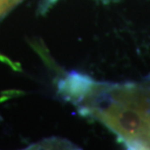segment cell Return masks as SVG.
<instances>
[{"label": "cell", "mask_w": 150, "mask_h": 150, "mask_svg": "<svg viewBox=\"0 0 150 150\" xmlns=\"http://www.w3.org/2000/svg\"><path fill=\"white\" fill-rule=\"evenodd\" d=\"M72 103L83 115L105 125L129 148L150 149L143 82L106 84L84 77Z\"/></svg>", "instance_id": "cell-1"}, {"label": "cell", "mask_w": 150, "mask_h": 150, "mask_svg": "<svg viewBox=\"0 0 150 150\" xmlns=\"http://www.w3.org/2000/svg\"><path fill=\"white\" fill-rule=\"evenodd\" d=\"M22 0H0V21Z\"/></svg>", "instance_id": "cell-2"}, {"label": "cell", "mask_w": 150, "mask_h": 150, "mask_svg": "<svg viewBox=\"0 0 150 150\" xmlns=\"http://www.w3.org/2000/svg\"><path fill=\"white\" fill-rule=\"evenodd\" d=\"M146 98H147V113H146V118H147V127H148V136L150 140V78H147L145 81H143Z\"/></svg>", "instance_id": "cell-3"}]
</instances>
